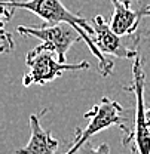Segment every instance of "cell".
Instances as JSON below:
<instances>
[{
    "label": "cell",
    "instance_id": "obj_11",
    "mask_svg": "<svg viewBox=\"0 0 150 154\" xmlns=\"http://www.w3.org/2000/svg\"><path fill=\"white\" fill-rule=\"evenodd\" d=\"M146 123L150 129V108H146Z\"/></svg>",
    "mask_w": 150,
    "mask_h": 154
},
{
    "label": "cell",
    "instance_id": "obj_10",
    "mask_svg": "<svg viewBox=\"0 0 150 154\" xmlns=\"http://www.w3.org/2000/svg\"><path fill=\"white\" fill-rule=\"evenodd\" d=\"M131 8L140 14L141 18L150 17V0H132Z\"/></svg>",
    "mask_w": 150,
    "mask_h": 154
},
{
    "label": "cell",
    "instance_id": "obj_5",
    "mask_svg": "<svg viewBox=\"0 0 150 154\" xmlns=\"http://www.w3.org/2000/svg\"><path fill=\"white\" fill-rule=\"evenodd\" d=\"M18 34L22 37H36L42 40L45 46L54 51L61 62H65L69 49L80 42L82 37L75 28L69 24H56V25H42V27H17Z\"/></svg>",
    "mask_w": 150,
    "mask_h": 154
},
{
    "label": "cell",
    "instance_id": "obj_3",
    "mask_svg": "<svg viewBox=\"0 0 150 154\" xmlns=\"http://www.w3.org/2000/svg\"><path fill=\"white\" fill-rule=\"evenodd\" d=\"M122 113L123 107L117 101H113L109 96H103L97 104L92 105L89 111L83 114V117L88 120V125L85 128H76L75 138L72 139L69 150L64 154H76L85 144L89 142L94 135L110 126H119L123 134H128L129 131L122 122Z\"/></svg>",
    "mask_w": 150,
    "mask_h": 154
},
{
    "label": "cell",
    "instance_id": "obj_1",
    "mask_svg": "<svg viewBox=\"0 0 150 154\" xmlns=\"http://www.w3.org/2000/svg\"><path fill=\"white\" fill-rule=\"evenodd\" d=\"M2 5L9 6L11 9H25V11L34 14L40 19H43L46 25H56V24L72 25L80 34L82 40L86 43L91 54L97 58L100 74L103 77L112 74L114 64L112 59L104 57L95 46L94 40H92V36H94L92 25L83 17L67 9L61 0H2Z\"/></svg>",
    "mask_w": 150,
    "mask_h": 154
},
{
    "label": "cell",
    "instance_id": "obj_12",
    "mask_svg": "<svg viewBox=\"0 0 150 154\" xmlns=\"http://www.w3.org/2000/svg\"><path fill=\"white\" fill-rule=\"evenodd\" d=\"M114 2H119V3H123V5H126V6H131L132 0H112V3H114Z\"/></svg>",
    "mask_w": 150,
    "mask_h": 154
},
{
    "label": "cell",
    "instance_id": "obj_2",
    "mask_svg": "<svg viewBox=\"0 0 150 154\" xmlns=\"http://www.w3.org/2000/svg\"><path fill=\"white\" fill-rule=\"evenodd\" d=\"M144 59L138 57L132 61V83L125 91L135 96V114L134 128L125 134L122 144L131 150L132 154H150V129L146 123V105H144Z\"/></svg>",
    "mask_w": 150,
    "mask_h": 154
},
{
    "label": "cell",
    "instance_id": "obj_8",
    "mask_svg": "<svg viewBox=\"0 0 150 154\" xmlns=\"http://www.w3.org/2000/svg\"><path fill=\"white\" fill-rule=\"evenodd\" d=\"M114 12L110 18V28L120 36V37H131L135 36V31L141 22V17L137 11H134L131 6H126L123 3L114 2Z\"/></svg>",
    "mask_w": 150,
    "mask_h": 154
},
{
    "label": "cell",
    "instance_id": "obj_6",
    "mask_svg": "<svg viewBox=\"0 0 150 154\" xmlns=\"http://www.w3.org/2000/svg\"><path fill=\"white\" fill-rule=\"evenodd\" d=\"M91 25L94 28V40L95 46L104 57H116L125 58V59H135L138 57V43L140 37L129 43H123L122 37L117 36L112 28L110 24L103 18L101 15H95L91 19Z\"/></svg>",
    "mask_w": 150,
    "mask_h": 154
},
{
    "label": "cell",
    "instance_id": "obj_9",
    "mask_svg": "<svg viewBox=\"0 0 150 154\" xmlns=\"http://www.w3.org/2000/svg\"><path fill=\"white\" fill-rule=\"evenodd\" d=\"M76 154H110V147L106 144V142H103V144H100V145H97L94 147L92 144H85L79 151Z\"/></svg>",
    "mask_w": 150,
    "mask_h": 154
},
{
    "label": "cell",
    "instance_id": "obj_7",
    "mask_svg": "<svg viewBox=\"0 0 150 154\" xmlns=\"http://www.w3.org/2000/svg\"><path fill=\"white\" fill-rule=\"evenodd\" d=\"M48 110L43 108L39 114L30 116V139L28 142L17 150V154H55L58 147H59V141L55 139L49 131H46L45 128H42L40 125V117L46 114Z\"/></svg>",
    "mask_w": 150,
    "mask_h": 154
},
{
    "label": "cell",
    "instance_id": "obj_4",
    "mask_svg": "<svg viewBox=\"0 0 150 154\" xmlns=\"http://www.w3.org/2000/svg\"><path fill=\"white\" fill-rule=\"evenodd\" d=\"M25 65L28 67V73L22 77V85L25 88L33 85H46L52 80L62 76L64 71H79L88 70L91 65L86 61L77 64L61 62L54 51H51L43 43L33 48L25 55Z\"/></svg>",
    "mask_w": 150,
    "mask_h": 154
}]
</instances>
